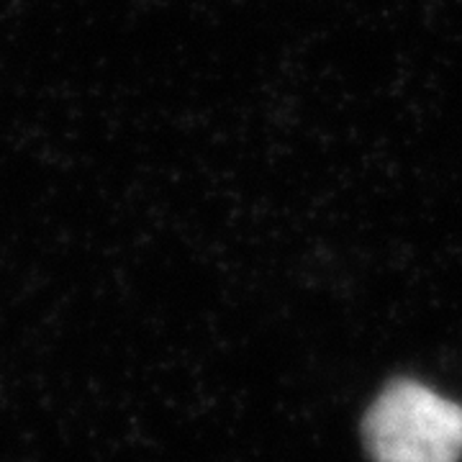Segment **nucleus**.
Instances as JSON below:
<instances>
[{
  "mask_svg": "<svg viewBox=\"0 0 462 462\" xmlns=\"http://www.w3.org/2000/svg\"><path fill=\"white\" fill-rule=\"evenodd\" d=\"M373 462H460L462 406L411 378L391 380L363 419Z\"/></svg>",
  "mask_w": 462,
  "mask_h": 462,
  "instance_id": "1",
  "label": "nucleus"
}]
</instances>
